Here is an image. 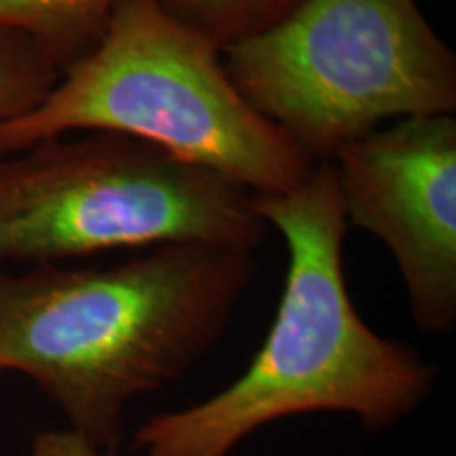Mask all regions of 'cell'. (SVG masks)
Here are the masks:
<instances>
[{
  "mask_svg": "<svg viewBox=\"0 0 456 456\" xmlns=\"http://www.w3.org/2000/svg\"><path fill=\"white\" fill-rule=\"evenodd\" d=\"M254 277V249L209 243L0 273V372L28 376L70 429L118 450L129 403L214 349Z\"/></svg>",
  "mask_w": 456,
  "mask_h": 456,
  "instance_id": "6da1fadb",
  "label": "cell"
},
{
  "mask_svg": "<svg viewBox=\"0 0 456 456\" xmlns=\"http://www.w3.org/2000/svg\"><path fill=\"white\" fill-rule=\"evenodd\" d=\"M256 214L288 248L283 294L245 372L216 395L148 416L131 456H231L239 444L302 414H351L368 431L395 427L431 395L440 366L363 322L346 288L332 161L283 195H252Z\"/></svg>",
  "mask_w": 456,
  "mask_h": 456,
  "instance_id": "7a4b0ae2",
  "label": "cell"
},
{
  "mask_svg": "<svg viewBox=\"0 0 456 456\" xmlns=\"http://www.w3.org/2000/svg\"><path fill=\"white\" fill-rule=\"evenodd\" d=\"M85 131L148 142L249 195L294 191L315 167L239 94L222 51L159 0H118L100 41L0 125V157Z\"/></svg>",
  "mask_w": 456,
  "mask_h": 456,
  "instance_id": "3957f363",
  "label": "cell"
},
{
  "mask_svg": "<svg viewBox=\"0 0 456 456\" xmlns=\"http://www.w3.org/2000/svg\"><path fill=\"white\" fill-rule=\"evenodd\" d=\"M222 61L313 163L385 123L456 112V55L416 0H300Z\"/></svg>",
  "mask_w": 456,
  "mask_h": 456,
  "instance_id": "277c9868",
  "label": "cell"
},
{
  "mask_svg": "<svg viewBox=\"0 0 456 456\" xmlns=\"http://www.w3.org/2000/svg\"><path fill=\"white\" fill-rule=\"evenodd\" d=\"M252 195L148 142L85 131L0 157V262L60 265L117 249H258Z\"/></svg>",
  "mask_w": 456,
  "mask_h": 456,
  "instance_id": "5b68a950",
  "label": "cell"
},
{
  "mask_svg": "<svg viewBox=\"0 0 456 456\" xmlns=\"http://www.w3.org/2000/svg\"><path fill=\"white\" fill-rule=\"evenodd\" d=\"M342 216L385 243L423 334L456 328V117L399 118L330 159Z\"/></svg>",
  "mask_w": 456,
  "mask_h": 456,
  "instance_id": "8992f818",
  "label": "cell"
},
{
  "mask_svg": "<svg viewBox=\"0 0 456 456\" xmlns=\"http://www.w3.org/2000/svg\"><path fill=\"white\" fill-rule=\"evenodd\" d=\"M118 0H0V28L26 32L60 72L100 41Z\"/></svg>",
  "mask_w": 456,
  "mask_h": 456,
  "instance_id": "52a82bcc",
  "label": "cell"
},
{
  "mask_svg": "<svg viewBox=\"0 0 456 456\" xmlns=\"http://www.w3.org/2000/svg\"><path fill=\"white\" fill-rule=\"evenodd\" d=\"M159 3L184 24L208 37L220 51H224L232 43L275 24L300 0H159Z\"/></svg>",
  "mask_w": 456,
  "mask_h": 456,
  "instance_id": "ba28073f",
  "label": "cell"
},
{
  "mask_svg": "<svg viewBox=\"0 0 456 456\" xmlns=\"http://www.w3.org/2000/svg\"><path fill=\"white\" fill-rule=\"evenodd\" d=\"M60 78V68L26 32L0 28V125L37 106Z\"/></svg>",
  "mask_w": 456,
  "mask_h": 456,
  "instance_id": "9c48e42d",
  "label": "cell"
},
{
  "mask_svg": "<svg viewBox=\"0 0 456 456\" xmlns=\"http://www.w3.org/2000/svg\"><path fill=\"white\" fill-rule=\"evenodd\" d=\"M32 456H118L117 450H106L74 429L38 431L32 440Z\"/></svg>",
  "mask_w": 456,
  "mask_h": 456,
  "instance_id": "30bf717a",
  "label": "cell"
}]
</instances>
